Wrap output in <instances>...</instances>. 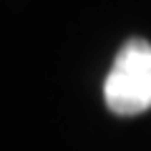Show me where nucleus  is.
Here are the masks:
<instances>
[{"instance_id": "f257e3e1", "label": "nucleus", "mask_w": 151, "mask_h": 151, "mask_svg": "<svg viewBox=\"0 0 151 151\" xmlns=\"http://www.w3.org/2000/svg\"><path fill=\"white\" fill-rule=\"evenodd\" d=\"M103 98L119 116H136L151 108V43L131 38L121 45L103 83Z\"/></svg>"}]
</instances>
